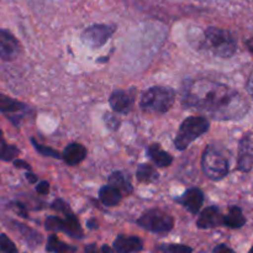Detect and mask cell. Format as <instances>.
<instances>
[{
    "mask_svg": "<svg viewBox=\"0 0 253 253\" xmlns=\"http://www.w3.org/2000/svg\"><path fill=\"white\" fill-rule=\"evenodd\" d=\"M210 123L207 118L203 116H190L187 118L180 125L174 140L175 147L179 151H184L189 147L190 143L194 142L197 138L204 135L209 130Z\"/></svg>",
    "mask_w": 253,
    "mask_h": 253,
    "instance_id": "4",
    "label": "cell"
},
{
    "mask_svg": "<svg viewBox=\"0 0 253 253\" xmlns=\"http://www.w3.org/2000/svg\"><path fill=\"white\" fill-rule=\"evenodd\" d=\"M100 202L106 207H116L123 199V193L113 185H104L99 192Z\"/></svg>",
    "mask_w": 253,
    "mask_h": 253,
    "instance_id": "17",
    "label": "cell"
},
{
    "mask_svg": "<svg viewBox=\"0 0 253 253\" xmlns=\"http://www.w3.org/2000/svg\"><path fill=\"white\" fill-rule=\"evenodd\" d=\"M110 106L113 110L118 114H127L130 113L133 105V98L130 93L125 90H116L114 91L109 99Z\"/></svg>",
    "mask_w": 253,
    "mask_h": 253,
    "instance_id": "14",
    "label": "cell"
},
{
    "mask_svg": "<svg viewBox=\"0 0 253 253\" xmlns=\"http://www.w3.org/2000/svg\"><path fill=\"white\" fill-rule=\"evenodd\" d=\"M202 168L209 179L221 180L229 174V162L216 147L209 146L202 157Z\"/></svg>",
    "mask_w": 253,
    "mask_h": 253,
    "instance_id": "5",
    "label": "cell"
},
{
    "mask_svg": "<svg viewBox=\"0 0 253 253\" xmlns=\"http://www.w3.org/2000/svg\"><path fill=\"white\" fill-rule=\"evenodd\" d=\"M27 110L29 109L25 104L0 93V113L5 114L7 119H10L15 125L19 124V121L21 120Z\"/></svg>",
    "mask_w": 253,
    "mask_h": 253,
    "instance_id": "9",
    "label": "cell"
},
{
    "mask_svg": "<svg viewBox=\"0 0 253 253\" xmlns=\"http://www.w3.org/2000/svg\"><path fill=\"white\" fill-rule=\"evenodd\" d=\"M104 121H105V125L108 126L110 130H118L119 126H120V121L118 118L113 115V114H105L104 115Z\"/></svg>",
    "mask_w": 253,
    "mask_h": 253,
    "instance_id": "28",
    "label": "cell"
},
{
    "mask_svg": "<svg viewBox=\"0 0 253 253\" xmlns=\"http://www.w3.org/2000/svg\"><path fill=\"white\" fill-rule=\"evenodd\" d=\"M31 143L34 145L35 150L37 151V152L40 153V155L42 156H46V157H53V158H61V155H59L58 151L53 150L52 147H47V146H43L41 145V143H39L37 141H35L34 138L31 140Z\"/></svg>",
    "mask_w": 253,
    "mask_h": 253,
    "instance_id": "25",
    "label": "cell"
},
{
    "mask_svg": "<svg viewBox=\"0 0 253 253\" xmlns=\"http://www.w3.org/2000/svg\"><path fill=\"white\" fill-rule=\"evenodd\" d=\"M249 253H253V246H252V249L250 250V252H249Z\"/></svg>",
    "mask_w": 253,
    "mask_h": 253,
    "instance_id": "38",
    "label": "cell"
},
{
    "mask_svg": "<svg viewBox=\"0 0 253 253\" xmlns=\"http://www.w3.org/2000/svg\"><path fill=\"white\" fill-rule=\"evenodd\" d=\"M205 43L209 51L221 58H230L237 49V43L231 32L220 27H209L205 30Z\"/></svg>",
    "mask_w": 253,
    "mask_h": 253,
    "instance_id": "3",
    "label": "cell"
},
{
    "mask_svg": "<svg viewBox=\"0 0 253 253\" xmlns=\"http://www.w3.org/2000/svg\"><path fill=\"white\" fill-rule=\"evenodd\" d=\"M175 100V93L168 86H152L145 91L140 105L143 111L150 114H165L172 108Z\"/></svg>",
    "mask_w": 253,
    "mask_h": 253,
    "instance_id": "2",
    "label": "cell"
},
{
    "mask_svg": "<svg viewBox=\"0 0 253 253\" xmlns=\"http://www.w3.org/2000/svg\"><path fill=\"white\" fill-rule=\"evenodd\" d=\"M247 46H249L250 51H252V52H253V40H251V41L247 42Z\"/></svg>",
    "mask_w": 253,
    "mask_h": 253,
    "instance_id": "37",
    "label": "cell"
},
{
    "mask_svg": "<svg viewBox=\"0 0 253 253\" xmlns=\"http://www.w3.org/2000/svg\"><path fill=\"white\" fill-rule=\"evenodd\" d=\"M253 167V138L250 135H245L239 145V158L237 168L241 172H250Z\"/></svg>",
    "mask_w": 253,
    "mask_h": 253,
    "instance_id": "11",
    "label": "cell"
},
{
    "mask_svg": "<svg viewBox=\"0 0 253 253\" xmlns=\"http://www.w3.org/2000/svg\"><path fill=\"white\" fill-rule=\"evenodd\" d=\"M136 177L141 183H152L158 179V173L152 166L141 165L136 170Z\"/></svg>",
    "mask_w": 253,
    "mask_h": 253,
    "instance_id": "24",
    "label": "cell"
},
{
    "mask_svg": "<svg viewBox=\"0 0 253 253\" xmlns=\"http://www.w3.org/2000/svg\"><path fill=\"white\" fill-rule=\"evenodd\" d=\"M85 253H98V250H96L95 245L91 244V245H89V246H86Z\"/></svg>",
    "mask_w": 253,
    "mask_h": 253,
    "instance_id": "33",
    "label": "cell"
},
{
    "mask_svg": "<svg viewBox=\"0 0 253 253\" xmlns=\"http://www.w3.org/2000/svg\"><path fill=\"white\" fill-rule=\"evenodd\" d=\"M21 47L16 37L7 30L0 29V58L4 61H14L20 54Z\"/></svg>",
    "mask_w": 253,
    "mask_h": 253,
    "instance_id": "10",
    "label": "cell"
},
{
    "mask_svg": "<svg viewBox=\"0 0 253 253\" xmlns=\"http://www.w3.org/2000/svg\"><path fill=\"white\" fill-rule=\"evenodd\" d=\"M147 155L150 156L151 160L158 166V167H168V166L172 165L173 157L169 153L165 152V151L161 150L160 145H151L147 148Z\"/></svg>",
    "mask_w": 253,
    "mask_h": 253,
    "instance_id": "19",
    "label": "cell"
},
{
    "mask_svg": "<svg viewBox=\"0 0 253 253\" xmlns=\"http://www.w3.org/2000/svg\"><path fill=\"white\" fill-rule=\"evenodd\" d=\"M224 225V215L221 214L219 208L209 207L200 214L197 221L199 229H212Z\"/></svg>",
    "mask_w": 253,
    "mask_h": 253,
    "instance_id": "12",
    "label": "cell"
},
{
    "mask_svg": "<svg viewBox=\"0 0 253 253\" xmlns=\"http://www.w3.org/2000/svg\"><path fill=\"white\" fill-rule=\"evenodd\" d=\"M12 224L15 225L16 230L20 232L22 239L26 241V244L29 245L30 247L34 249V247H36L37 245H40L42 242V236L39 234V232L35 231V230L30 229V227L26 226V225L20 224V222H16V221H14Z\"/></svg>",
    "mask_w": 253,
    "mask_h": 253,
    "instance_id": "21",
    "label": "cell"
},
{
    "mask_svg": "<svg viewBox=\"0 0 253 253\" xmlns=\"http://www.w3.org/2000/svg\"><path fill=\"white\" fill-rule=\"evenodd\" d=\"M12 209L15 210V211L19 214V216L21 217H27V212H26V209H25L24 205L21 204V203H12Z\"/></svg>",
    "mask_w": 253,
    "mask_h": 253,
    "instance_id": "30",
    "label": "cell"
},
{
    "mask_svg": "<svg viewBox=\"0 0 253 253\" xmlns=\"http://www.w3.org/2000/svg\"><path fill=\"white\" fill-rule=\"evenodd\" d=\"M247 89H249V93L251 94L253 98V74L251 76V78H250L249 84H247Z\"/></svg>",
    "mask_w": 253,
    "mask_h": 253,
    "instance_id": "34",
    "label": "cell"
},
{
    "mask_svg": "<svg viewBox=\"0 0 253 253\" xmlns=\"http://www.w3.org/2000/svg\"><path fill=\"white\" fill-rule=\"evenodd\" d=\"M137 224L142 229L147 230L155 234H167L174 226V220L168 212L160 209H152L146 211L140 219Z\"/></svg>",
    "mask_w": 253,
    "mask_h": 253,
    "instance_id": "6",
    "label": "cell"
},
{
    "mask_svg": "<svg viewBox=\"0 0 253 253\" xmlns=\"http://www.w3.org/2000/svg\"><path fill=\"white\" fill-rule=\"evenodd\" d=\"M143 249L142 241L136 236L120 235L114 241V251L118 253H135Z\"/></svg>",
    "mask_w": 253,
    "mask_h": 253,
    "instance_id": "15",
    "label": "cell"
},
{
    "mask_svg": "<svg viewBox=\"0 0 253 253\" xmlns=\"http://www.w3.org/2000/svg\"><path fill=\"white\" fill-rule=\"evenodd\" d=\"M86 150L81 143H71L63 152V160L68 166H77L85 158Z\"/></svg>",
    "mask_w": 253,
    "mask_h": 253,
    "instance_id": "16",
    "label": "cell"
},
{
    "mask_svg": "<svg viewBox=\"0 0 253 253\" xmlns=\"http://www.w3.org/2000/svg\"><path fill=\"white\" fill-rule=\"evenodd\" d=\"M26 178L30 183H36L37 182V177L32 173H26Z\"/></svg>",
    "mask_w": 253,
    "mask_h": 253,
    "instance_id": "35",
    "label": "cell"
},
{
    "mask_svg": "<svg viewBox=\"0 0 253 253\" xmlns=\"http://www.w3.org/2000/svg\"><path fill=\"white\" fill-rule=\"evenodd\" d=\"M101 253H114V251L110 249V247L106 246V245H105V246L101 247Z\"/></svg>",
    "mask_w": 253,
    "mask_h": 253,
    "instance_id": "36",
    "label": "cell"
},
{
    "mask_svg": "<svg viewBox=\"0 0 253 253\" xmlns=\"http://www.w3.org/2000/svg\"><path fill=\"white\" fill-rule=\"evenodd\" d=\"M161 251L163 253H192V247L185 246V245H163L161 246Z\"/></svg>",
    "mask_w": 253,
    "mask_h": 253,
    "instance_id": "26",
    "label": "cell"
},
{
    "mask_svg": "<svg viewBox=\"0 0 253 253\" xmlns=\"http://www.w3.org/2000/svg\"><path fill=\"white\" fill-rule=\"evenodd\" d=\"M246 224L242 210L239 207H231L229 209L227 215L224 216V226L230 227V229H240Z\"/></svg>",
    "mask_w": 253,
    "mask_h": 253,
    "instance_id": "20",
    "label": "cell"
},
{
    "mask_svg": "<svg viewBox=\"0 0 253 253\" xmlns=\"http://www.w3.org/2000/svg\"><path fill=\"white\" fill-rule=\"evenodd\" d=\"M66 219H61L58 216H49L47 217L46 229L51 230V231H61L64 234L69 235L73 239H82L83 237V230H82L81 225H79L78 219L74 216L73 212L71 210L64 212Z\"/></svg>",
    "mask_w": 253,
    "mask_h": 253,
    "instance_id": "7",
    "label": "cell"
},
{
    "mask_svg": "<svg viewBox=\"0 0 253 253\" xmlns=\"http://www.w3.org/2000/svg\"><path fill=\"white\" fill-rule=\"evenodd\" d=\"M115 31V27L110 25H93L82 34V41L90 48H99L104 46Z\"/></svg>",
    "mask_w": 253,
    "mask_h": 253,
    "instance_id": "8",
    "label": "cell"
},
{
    "mask_svg": "<svg viewBox=\"0 0 253 253\" xmlns=\"http://www.w3.org/2000/svg\"><path fill=\"white\" fill-rule=\"evenodd\" d=\"M0 251L4 253H19L14 242L4 234L0 235Z\"/></svg>",
    "mask_w": 253,
    "mask_h": 253,
    "instance_id": "27",
    "label": "cell"
},
{
    "mask_svg": "<svg viewBox=\"0 0 253 253\" xmlns=\"http://www.w3.org/2000/svg\"><path fill=\"white\" fill-rule=\"evenodd\" d=\"M178 203L182 204L187 210H189L192 214H197V212H199L200 208L203 207V203H204V194H203L202 190L198 189V188H192V189H188L187 192L178 199Z\"/></svg>",
    "mask_w": 253,
    "mask_h": 253,
    "instance_id": "13",
    "label": "cell"
},
{
    "mask_svg": "<svg viewBox=\"0 0 253 253\" xmlns=\"http://www.w3.org/2000/svg\"><path fill=\"white\" fill-rule=\"evenodd\" d=\"M19 153V148L16 146L9 145L2 136V131L0 130V160L5 161V162H9L12 160L15 161V157H17Z\"/></svg>",
    "mask_w": 253,
    "mask_h": 253,
    "instance_id": "23",
    "label": "cell"
},
{
    "mask_svg": "<svg viewBox=\"0 0 253 253\" xmlns=\"http://www.w3.org/2000/svg\"><path fill=\"white\" fill-rule=\"evenodd\" d=\"M214 253H235V252L232 251L229 246H226V245H219V246H216L214 249Z\"/></svg>",
    "mask_w": 253,
    "mask_h": 253,
    "instance_id": "31",
    "label": "cell"
},
{
    "mask_svg": "<svg viewBox=\"0 0 253 253\" xmlns=\"http://www.w3.org/2000/svg\"><path fill=\"white\" fill-rule=\"evenodd\" d=\"M46 251L51 253H76L77 249L71 246V245H67L64 242H62L61 240H58V237L56 235H52L47 240Z\"/></svg>",
    "mask_w": 253,
    "mask_h": 253,
    "instance_id": "22",
    "label": "cell"
},
{
    "mask_svg": "<svg viewBox=\"0 0 253 253\" xmlns=\"http://www.w3.org/2000/svg\"><path fill=\"white\" fill-rule=\"evenodd\" d=\"M185 108L205 113L215 120H239L250 110L249 101L231 86L208 78L188 82L182 90Z\"/></svg>",
    "mask_w": 253,
    "mask_h": 253,
    "instance_id": "1",
    "label": "cell"
},
{
    "mask_svg": "<svg viewBox=\"0 0 253 253\" xmlns=\"http://www.w3.org/2000/svg\"><path fill=\"white\" fill-rule=\"evenodd\" d=\"M14 166L16 168H25V169H31V166L29 165L27 162H25V161L22 160H15L14 161Z\"/></svg>",
    "mask_w": 253,
    "mask_h": 253,
    "instance_id": "32",
    "label": "cell"
},
{
    "mask_svg": "<svg viewBox=\"0 0 253 253\" xmlns=\"http://www.w3.org/2000/svg\"><path fill=\"white\" fill-rule=\"evenodd\" d=\"M109 184L120 190L123 195H128L132 193V184H131L130 177L124 172H114L109 178Z\"/></svg>",
    "mask_w": 253,
    "mask_h": 253,
    "instance_id": "18",
    "label": "cell"
},
{
    "mask_svg": "<svg viewBox=\"0 0 253 253\" xmlns=\"http://www.w3.org/2000/svg\"><path fill=\"white\" fill-rule=\"evenodd\" d=\"M36 192L41 195L48 194V192H49L48 182H46V180H43V182H40L36 187Z\"/></svg>",
    "mask_w": 253,
    "mask_h": 253,
    "instance_id": "29",
    "label": "cell"
}]
</instances>
